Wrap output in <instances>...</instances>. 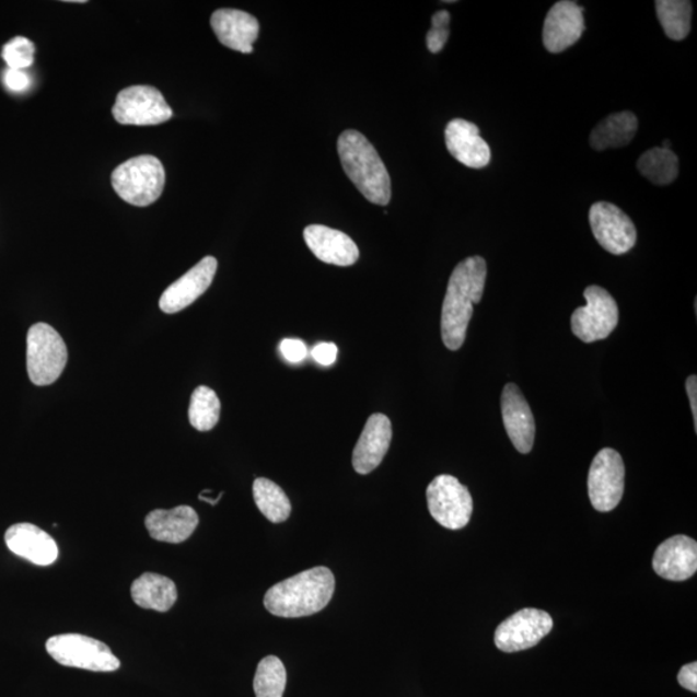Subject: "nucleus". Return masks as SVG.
Returning a JSON list of instances; mask_svg holds the SVG:
<instances>
[{
  "mask_svg": "<svg viewBox=\"0 0 697 697\" xmlns=\"http://www.w3.org/2000/svg\"><path fill=\"white\" fill-rule=\"evenodd\" d=\"M46 650L56 663L90 672L118 671L120 661L109 646L83 635L69 634L48 639Z\"/></svg>",
  "mask_w": 697,
  "mask_h": 697,
  "instance_id": "nucleus-6",
  "label": "nucleus"
},
{
  "mask_svg": "<svg viewBox=\"0 0 697 697\" xmlns=\"http://www.w3.org/2000/svg\"><path fill=\"white\" fill-rule=\"evenodd\" d=\"M35 46L25 37H16L3 48V60L10 69L24 70L34 62Z\"/></svg>",
  "mask_w": 697,
  "mask_h": 697,
  "instance_id": "nucleus-30",
  "label": "nucleus"
},
{
  "mask_svg": "<svg viewBox=\"0 0 697 697\" xmlns=\"http://www.w3.org/2000/svg\"><path fill=\"white\" fill-rule=\"evenodd\" d=\"M638 129V119L634 113L622 112L608 115L596 126L589 142L596 152L628 146Z\"/></svg>",
  "mask_w": 697,
  "mask_h": 697,
  "instance_id": "nucleus-24",
  "label": "nucleus"
},
{
  "mask_svg": "<svg viewBox=\"0 0 697 697\" xmlns=\"http://www.w3.org/2000/svg\"><path fill=\"white\" fill-rule=\"evenodd\" d=\"M589 222L596 242L607 253L624 255L635 247L637 229L629 216L608 202H596L589 211Z\"/></svg>",
  "mask_w": 697,
  "mask_h": 697,
  "instance_id": "nucleus-12",
  "label": "nucleus"
},
{
  "mask_svg": "<svg viewBox=\"0 0 697 697\" xmlns=\"http://www.w3.org/2000/svg\"><path fill=\"white\" fill-rule=\"evenodd\" d=\"M337 152L345 174L369 202L387 206L392 199L391 176L376 149L355 129L344 131L337 141Z\"/></svg>",
  "mask_w": 697,
  "mask_h": 697,
  "instance_id": "nucleus-3",
  "label": "nucleus"
},
{
  "mask_svg": "<svg viewBox=\"0 0 697 697\" xmlns=\"http://www.w3.org/2000/svg\"><path fill=\"white\" fill-rule=\"evenodd\" d=\"M212 31L222 46L242 54H253L260 24L253 14L240 10H219L211 18Z\"/></svg>",
  "mask_w": 697,
  "mask_h": 697,
  "instance_id": "nucleus-20",
  "label": "nucleus"
},
{
  "mask_svg": "<svg viewBox=\"0 0 697 697\" xmlns=\"http://www.w3.org/2000/svg\"><path fill=\"white\" fill-rule=\"evenodd\" d=\"M165 183L163 164L153 155H140L121 163L112 175L115 193L125 202L147 207L162 196Z\"/></svg>",
  "mask_w": 697,
  "mask_h": 697,
  "instance_id": "nucleus-4",
  "label": "nucleus"
},
{
  "mask_svg": "<svg viewBox=\"0 0 697 697\" xmlns=\"http://www.w3.org/2000/svg\"><path fill=\"white\" fill-rule=\"evenodd\" d=\"M315 362L322 365H333L337 358V347L334 342H321L312 350Z\"/></svg>",
  "mask_w": 697,
  "mask_h": 697,
  "instance_id": "nucleus-33",
  "label": "nucleus"
},
{
  "mask_svg": "<svg viewBox=\"0 0 697 697\" xmlns=\"http://www.w3.org/2000/svg\"><path fill=\"white\" fill-rule=\"evenodd\" d=\"M222 495H224V492H220L218 498L211 499V498H207V496L200 493L199 495V500H204V501L208 502V504L216 506V504H218L219 500L222 498Z\"/></svg>",
  "mask_w": 697,
  "mask_h": 697,
  "instance_id": "nucleus-37",
  "label": "nucleus"
},
{
  "mask_svg": "<svg viewBox=\"0 0 697 697\" xmlns=\"http://www.w3.org/2000/svg\"><path fill=\"white\" fill-rule=\"evenodd\" d=\"M585 31L584 9L571 0H562L546 14L543 40L546 51L560 54L574 45Z\"/></svg>",
  "mask_w": 697,
  "mask_h": 697,
  "instance_id": "nucleus-13",
  "label": "nucleus"
},
{
  "mask_svg": "<svg viewBox=\"0 0 697 697\" xmlns=\"http://www.w3.org/2000/svg\"><path fill=\"white\" fill-rule=\"evenodd\" d=\"M652 567L665 580L685 581L693 578L697 571V543L686 535L667 538L658 546Z\"/></svg>",
  "mask_w": 697,
  "mask_h": 697,
  "instance_id": "nucleus-16",
  "label": "nucleus"
},
{
  "mask_svg": "<svg viewBox=\"0 0 697 697\" xmlns=\"http://www.w3.org/2000/svg\"><path fill=\"white\" fill-rule=\"evenodd\" d=\"M697 377L695 375L689 376L686 381V390L689 398V405H692V411L694 415L695 431H697Z\"/></svg>",
  "mask_w": 697,
  "mask_h": 697,
  "instance_id": "nucleus-36",
  "label": "nucleus"
},
{
  "mask_svg": "<svg viewBox=\"0 0 697 697\" xmlns=\"http://www.w3.org/2000/svg\"><path fill=\"white\" fill-rule=\"evenodd\" d=\"M584 298L586 305L577 309L571 317L573 335L586 344L607 339L619 323L615 299L600 286H589Z\"/></svg>",
  "mask_w": 697,
  "mask_h": 697,
  "instance_id": "nucleus-7",
  "label": "nucleus"
},
{
  "mask_svg": "<svg viewBox=\"0 0 697 697\" xmlns=\"http://www.w3.org/2000/svg\"><path fill=\"white\" fill-rule=\"evenodd\" d=\"M625 466L619 452L603 449L593 460L588 476L592 506L601 513L611 512L623 499Z\"/></svg>",
  "mask_w": 697,
  "mask_h": 697,
  "instance_id": "nucleus-10",
  "label": "nucleus"
},
{
  "mask_svg": "<svg viewBox=\"0 0 697 697\" xmlns=\"http://www.w3.org/2000/svg\"><path fill=\"white\" fill-rule=\"evenodd\" d=\"M487 279L484 257L472 256L460 263L449 280L442 306V340L445 348L455 351L463 347L474 304L483 300Z\"/></svg>",
  "mask_w": 697,
  "mask_h": 697,
  "instance_id": "nucleus-1",
  "label": "nucleus"
},
{
  "mask_svg": "<svg viewBox=\"0 0 697 697\" xmlns=\"http://www.w3.org/2000/svg\"><path fill=\"white\" fill-rule=\"evenodd\" d=\"M392 437V422L387 416H370L353 451L355 471L362 476L375 471L391 448Z\"/></svg>",
  "mask_w": 697,
  "mask_h": 697,
  "instance_id": "nucleus-18",
  "label": "nucleus"
},
{
  "mask_svg": "<svg viewBox=\"0 0 697 697\" xmlns=\"http://www.w3.org/2000/svg\"><path fill=\"white\" fill-rule=\"evenodd\" d=\"M451 14L440 11L431 18V28L427 34V46L431 54L441 53L450 37Z\"/></svg>",
  "mask_w": 697,
  "mask_h": 697,
  "instance_id": "nucleus-31",
  "label": "nucleus"
},
{
  "mask_svg": "<svg viewBox=\"0 0 697 697\" xmlns=\"http://www.w3.org/2000/svg\"><path fill=\"white\" fill-rule=\"evenodd\" d=\"M445 147L456 161L473 170L487 167L491 150L480 138L479 128L465 119H452L444 131Z\"/></svg>",
  "mask_w": 697,
  "mask_h": 697,
  "instance_id": "nucleus-17",
  "label": "nucleus"
},
{
  "mask_svg": "<svg viewBox=\"0 0 697 697\" xmlns=\"http://www.w3.org/2000/svg\"><path fill=\"white\" fill-rule=\"evenodd\" d=\"M335 593V577L327 567H313L280 581L265 594L264 606L270 614L293 619L326 608Z\"/></svg>",
  "mask_w": 697,
  "mask_h": 697,
  "instance_id": "nucleus-2",
  "label": "nucleus"
},
{
  "mask_svg": "<svg viewBox=\"0 0 697 697\" xmlns=\"http://www.w3.org/2000/svg\"><path fill=\"white\" fill-rule=\"evenodd\" d=\"M661 148L671 149V142L665 140L664 143H663V147H661Z\"/></svg>",
  "mask_w": 697,
  "mask_h": 697,
  "instance_id": "nucleus-38",
  "label": "nucleus"
},
{
  "mask_svg": "<svg viewBox=\"0 0 697 697\" xmlns=\"http://www.w3.org/2000/svg\"><path fill=\"white\" fill-rule=\"evenodd\" d=\"M502 421L516 451L530 454L535 442V419L526 398L515 384H507L501 395Z\"/></svg>",
  "mask_w": 697,
  "mask_h": 697,
  "instance_id": "nucleus-15",
  "label": "nucleus"
},
{
  "mask_svg": "<svg viewBox=\"0 0 697 697\" xmlns=\"http://www.w3.org/2000/svg\"><path fill=\"white\" fill-rule=\"evenodd\" d=\"M638 171L655 185H670L678 176L679 162L671 149L653 148L639 158Z\"/></svg>",
  "mask_w": 697,
  "mask_h": 697,
  "instance_id": "nucleus-25",
  "label": "nucleus"
},
{
  "mask_svg": "<svg viewBox=\"0 0 697 697\" xmlns=\"http://www.w3.org/2000/svg\"><path fill=\"white\" fill-rule=\"evenodd\" d=\"M287 685L286 667L277 657L260 661L254 679L256 697H283Z\"/></svg>",
  "mask_w": 697,
  "mask_h": 697,
  "instance_id": "nucleus-29",
  "label": "nucleus"
},
{
  "mask_svg": "<svg viewBox=\"0 0 697 697\" xmlns=\"http://www.w3.org/2000/svg\"><path fill=\"white\" fill-rule=\"evenodd\" d=\"M304 239L309 249L318 260L351 267L358 262L359 249L349 235L325 225H311L304 230Z\"/></svg>",
  "mask_w": 697,
  "mask_h": 697,
  "instance_id": "nucleus-21",
  "label": "nucleus"
},
{
  "mask_svg": "<svg viewBox=\"0 0 697 697\" xmlns=\"http://www.w3.org/2000/svg\"><path fill=\"white\" fill-rule=\"evenodd\" d=\"M553 619L537 608H523L502 622L495 631V644L502 652H520L541 643L550 634Z\"/></svg>",
  "mask_w": 697,
  "mask_h": 697,
  "instance_id": "nucleus-11",
  "label": "nucleus"
},
{
  "mask_svg": "<svg viewBox=\"0 0 697 697\" xmlns=\"http://www.w3.org/2000/svg\"><path fill=\"white\" fill-rule=\"evenodd\" d=\"M9 549L37 566H51L59 558V546L46 531L32 523L13 524L4 535Z\"/></svg>",
  "mask_w": 697,
  "mask_h": 697,
  "instance_id": "nucleus-19",
  "label": "nucleus"
},
{
  "mask_svg": "<svg viewBox=\"0 0 697 697\" xmlns=\"http://www.w3.org/2000/svg\"><path fill=\"white\" fill-rule=\"evenodd\" d=\"M254 499L265 519L272 523H282L290 519L291 501L277 484L267 478H257L254 483Z\"/></svg>",
  "mask_w": 697,
  "mask_h": 697,
  "instance_id": "nucleus-26",
  "label": "nucleus"
},
{
  "mask_svg": "<svg viewBox=\"0 0 697 697\" xmlns=\"http://www.w3.org/2000/svg\"><path fill=\"white\" fill-rule=\"evenodd\" d=\"M427 500L431 516L444 528L462 530L472 519L473 499L468 488L448 474L431 480Z\"/></svg>",
  "mask_w": 697,
  "mask_h": 697,
  "instance_id": "nucleus-8",
  "label": "nucleus"
},
{
  "mask_svg": "<svg viewBox=\"0 0 697 697\" xmlns=\"http://www.w3.org/2000/svg\"><path fill=\"white\" fill-rule=\"evenodd\" d=\"M4 84L13 92H23L31 84V78L24 70L9 69L4 73Z\"/></svg>",
  "mask_w": 697,
  "mask_h": 697,
  "instance_id": "nucleus-34",
  "label": "nucleus"
},
{
  "mask_svg": "<svg viewBox=\"0 0 697 697\" xmlns=\"http://www.w3.org/2000/svg\"><path fill=\"white\" fill-rule=\"evenodd\" d=\"M221 404L210 387L198 386L194 391L189 407V421L199 431L212 430L220 420Z\"/></svg>",
  "mask_w": 697,
  "mask_h": 697,
  "instance_id": "nucleus-28",
  "label": "nucleus"
},
{
  "mask_svg": "<svg viewBox=\"0 0 697 697\" xmlns=\"http://www.w3.org/2000/svg\"><path fill=\"white\" fill-rule=\"evenodd\" d=\"M216 271H218V260L212 256L205 257L163 292L160 300L162 311L175 314L191 305L210 289Z\"/></svg>",
  "mask_w": 697,
  "mask_h": 697,
  "instance_id": "nucleus-14",
  "label": "nucleus"
},
{
  "mask_svg": "<svg viewBox=\"0 0 697 697\" xmlns=\"http://www.w3.org/2000/svg\"><path fill=\"white\" fill-rule=\"evenodd\" d=\"M26 344V365L32 383L37 386L54 384L68 363V348L60 334L47 323H37L28 329Z\"/></svg>",
  "mask_w": 697,
  "mask_h": 697,
  "instance_id": "nucleus-5",
  "label": "nucleus"
},
{
  "mask_svg": "<svg viewBox=\"0 0 697 697\" xmlns=\"http://www.w3.org/2000/svg\"><path fill=\"white\" fill-rule=\"evenodd\" d=\"M131 595L141 608L167 613L177 601V589L174 581L163 574L147 572L133 581Z\"/></svg>",
  "mask_w": 697,
  "mask_h": 697,
  "instance_id": "nucleus-23",
  "label": "nucleus"
},
{
  "mask_svg": "<svg viewBox=\"0 0 697 697\" xmlns=\"http://www.w3.org/2000/svg\"><path fill=\"white\" fill-rule=\"evenodd\" d=\"M657 13L666 37L684 40L692 31L693 3L687 0H658Z\"/></svg>",
  "mask_w": 697,
  "mask_h": 697,
  "instance_id": "nucleus-27",
  "label": "nucleus"
},
{
  "mask_svg": "<svg viewBox=\"0 0 697 697\" xmlns=\"http://www.w3.org/2000/svg\"><path fill=\"white\" fill-rule=\"evenodd\" d=\"M678 684L694 694L697 693V663L687 664L681 667L678 673Z\"/></svg>",
  "mask_w": 697,
  "mask_h": 697,
  "instance_id": "nucleus-35",
  "label": "nucleus"
},
{
  "mask_svg": "<svg viewBox=\"0 0 697 697\" xmlns=\"http://www.w3.org/2000/svg\"><path fill=\"white\" fill-rule=\"evenodd\" d=\"M199 516L191 507L179 506L174 509H155L146 519L150 537L156 542L179 544L188 541L198 527Z\"/></svg>",
  "mask_w": 697,
  "mask_h": 697,
  "instance_id": "nucleus-22",
  "label": "nucleus"
},
{
  "mask_svg": "<svg viewBox=\"0 0 697 697\" xmlns=\"http://www.w3.org/2000/svg\"><path fill=\"white\" fill-rule=\"evenodd\" d=\"M283 357L291 363L303 362L307 356L306 345L298 339H284L279 347Z\"/></svg>",
  "mask_w": 697,
  "mask_h": 697,
  "instance_id": "nucleus-32",
  "label": "nucleus"
},
{
  "mask_svg": "<svg viewBox=\"0 0 697 697\" xmlns=\"http://www.w3.org/2000/svg\"><path fill=\"white\" fill-rule=\"evenodd\" d=\"M113 115L120 125L156 126L170 120L174 112L152 85H132L118 93Z\"/></svg>",
  "mask_w": 697,
  "mask_h": 697,
  "instance_id": "nucleus-9",
  "label": "nucleus"
}]
</instances>
